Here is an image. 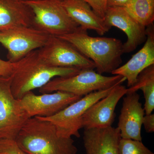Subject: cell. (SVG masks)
<instances>
[{
  "mask_svg": "<svg viewBox=\"0 0 154 154\" xmlns=\"http://www.w3.org/2000/svg\"><path fill=\"white\" fill-rule=\"evenodd\" d=\"M146 42L143 47L132 56L126 63L111 73L125 78L128 88L134 85L138 76L143 70L154 64V26L146 27Z\"/></svg>",
  "mask_w": 154,
  "mask_h": 154,
  "instance_id": "5bb4252c",
  "label": "cell"
},
{
  "mask_svg": "<svg viewBox=\"0 0 154 154\" xmlns=\"http://www.w3.org/2000/svg\"><path fill=\"white\" fill-rule=\"evenodd\" d=\"M11 76H0V140H15L30 117L11 90Z\"/></svg>",
  "mask_w": 154,
  "mask_h": 154,
  "instance_id": "52a82bcc",
  "label": "cell"
},
{
  "mask_svg": "<svg viewBox=\"0 0 154 154\" xmlns=\"http://www.w3.org/2000/svg\"><path fill=\"white\" fill-rule=\"evenodd\" d=\"M33 11L20 0H0V31L32 26Z\"/></svg>",
  "mask_w": 154,
  "mask_h": 154,
  "instance_id": "e0dca14e",
  "label": "cell"
},
{
  "mask_svg": "<svg viewBox=\"0 0 154 154\" xmlns=\"http://www.w3.org/2000/svg\"><path fill=\"white\" fill-rule=\"evenodd\" d=\"M82 97L61 91L40 95H36L31 91L19 100L30 117H48L55 115Z\"/></svg>",
  "mask_w": 154,
  "mask_h": 154,
  "instance_id": "30bf717a",
  "label": "cell"
},
{
  "mask_svg": "<svg viewBox=\"0 0 154 154\" xmlns=\"http://www.w3.org/2000/svg\"><path fill=\"white\" fill-rule=\"evenodd\" d=\"M15 140L27 154H76L78 152L72 138L59 136L54 125L38 116L28 119Z\"/></svg>",
  "mask_w": 154,
  "mask_h": 154,
  "instance_id": "7a4b0ae2",
  "label": "cell"
},
{
  "mask_svg": "<svg viewBox=\"0 0 154 154\" xmlns=\"http://www.w3.org/2000/svg\"><path fill=\"white\" fill-rule=\"evenodd\" d=\"M42 58L51 66L94 69L95 64L71 43L58 36H50L44 46L38 49Z\"/></svg>",
  "mask_w": 154,
  "mask_h": 154,
  "instance_id": "9c48e42d",
  "label": "cell"
},
{
  "mask_svg": "<svg viewBox=\"0 0 154 154\" xmlns=\"http://www.w3.org/2000/svg\"><path fill=\"white\" fill-rule=\"evenodd\" d=\"M130 0H107V7L125 8L129 3Z\"/></svg>",
  "mask_w": 154,
  "mask_h": 154,
  "instance_id": "d4e9b609",
  "label": "cell"
},
{
  "mask_svg": "<svg viewBox=\"0 0 154 154\" xmlns=\"http://www.w3.org/2000/svg\"><path fill=\"white\" fill-rule=\"evenodd\" d=\"M20 1H22V2H25L27 1H30V0H20Z\"/></svg>",
  "mask_w": 154,
  "mask_h": 154,
  "instance_id": "484cf974",
  "label": "cell"
},
{
  "mask_svg": "<svg viewBox=\"0 0 154 154\" xmlns=\"http://www.w3.org/2000/svg\"><path fill=\"white\" fill-rule=\"evenodd\" d=\"M121 138L117 127L85 129L83 139L86 154H119Z\"/></svg>",
  "mask_w": 154,
  "mask_h": 154,
  "instance_id": "9a60e30c",
  "label": "cell"
},
{
  "mask_svg": "<svg viewBox=\"0 0 154 154\" xmlns=\"http://www.w3.org/2000/svg\"><path fill=\"white\" fill-rule=\"evenodd\" d=\"M125 95L117 127L120 137L121 138L142 141L141 130L145 113L140 102L139 95L133 92Z\"/></svg>",
  "mask_w": 154,
  "mask_h": 154,
  "instance_id": "4fadbf2b",
  "label": "cell"
},
{
  "mask_svg": "<svg viewBox=\"0 0 154 154\" xmlns=\"http://www.w3.org/2000/svg\"><path fill=\"white\" fill-rule=\"evenodd\" d=\"M126 80L125 78L120 75L106 76L94 69L81 70L72 75L54 78L39 88V92L46 94L61 91L83 97L94 91L120 85Z\"/></svg>",
  "mask_w": 154,
  "mask_h": 154,
  "instance_id": "277c9868",
  "label": "cell"
},
{
  "mask_svg": "<svg viewBox=\"0 0 154 154\" xmlns=\"http://www.w3.org/2000/svg\"><path fill=\"white\" fill-rule=\"evenodd\" d=\"M139 90L143 93L145 113L151 114L154 109V64L141 72L134 85L127 89V93L137 92Z\"/></svg>",
  "mask_w": 154,
  "mask_h": 154,
  "instance_id": "ac0fdd59",
  "label": "cell"
},
{
  "mask_svg": "<svg viewBox=\"0 0 154 154\" xmlns=\"http://www.w3.org/2000/svg\"><path fill=\"white\" fill-rule=\"evenodd\" d=\"M127 92V89L122 84L115 86L108 95L87 110L82 119V128L88 129L111 126L115 117L116 105Z\"/></svg>",
  "mask_w": 154,
  "mask_h": 154,
  "instance_id": "8fae6325",
  "label": "cell"
},
{
  "mask_svg": "<svg viewBox=\"0 0 154 154\" xmlns=\"http://www.w3.org/2000/svg\"><path fill=\"white\" fill-rule=\"evenodd\" d=\"M14 63L11 75V90L14 97L18 99L27 93L43 87L54 78L72 75L81 70L75 68L51 66L42 58L38 49Z\"/></svg>",
  "mask_w": 154,
  "mask_h": 154,
  "instance_id": "6da1fadb",
  "label": "cell"
},
{
  "mask_svg": "<svg viewBox=\"0 0 154 154\" xmlns=\"http://www.w3.org/2000/svg\"><path fill=\"white\" fill-rule=\"evenodd\" d=\"M119 154H154L140 141L121 138L119 145Z\"/></svg>",
  "mask_w": 154,
  "mask_h": 154,
  "instance_id": "ffe728a7",
  "label": "cell"
},
{
  "mask_svg": "<svg viewBox=\"0 0 154 154\" xmlns=\"http://www.w3.org/2000/svg\"><path fill=\"white\" fill-rule=\"evenodd\" d=\"M124 8L131 17L145 27L153 24L154 0H130Z\"/></svg>",
  "mask_w": 154,
  "mask_h": 154,
  "instance_id": "d6986e66",
  "label": "cell"
},
{
  "mask_svg": "<svg viewBox=\"0 0 154 154\" xmlns=\"http://www.w3.org/2000/svg\"><path fill=\"white\" fill-rule=\"evenodd\" d=\"M62 1L30 0L24 2L33 11L32 27L50 36H60L80 30L81 28L63 6Z\"/></svg>",
  "mask_w": 154,
  "mask_h": 154,
  "instance_id": "5b68a950",
  "label": "cell"
},
{
  "mask_svg": "<svg viewBox=\"0 0 154 154\" xmlns=\"http://www.w3.org/2000/svg\"><path fill=\"white\" fill-rule=\"evenodd\" d=\"M104 20L109 28L116 27L126 34L127 40L123 44V53L132 52L146 40V27L131 17L124 8L107 7Z\"/></svg>",
  "mask_w": 154,
  "mask_h": 154,
  "instance_id": "7c38bea8",
  "label": "cell"
},
{
  "mask_svg": "<svg viewBox=\"0 0 154 154\" xmlns=\"http://www.w3.org/2000/svg\"><path fill=\"white\" fill-rule=\"evenodd\" d=\"M49 36L32 26L17 27L0 31V44L8 50V60L14 63L44 46Z\"/></svg>",
  "mask_w": 154,
  "mask_h": 154,
  "instance_id": "ba28073f",
  "label": "cell"
},
{
  "mask_svg": "<svg viewBox=\"0 0 154 154\" xmlns=\"http://www.w3.org/2000/svg\"><path fill=\"white\" fill-rule=\"evenodd\" d=\"M62 4L71 18L83 30H92L103 35L110 29L104 19L83 0H63Z\"/></svg>",
  "mask_w": 154,
  "mask_h": 154,
  "instance_id": "2e32d148",
  "label": "cell"
},
{
  "mask_svg": "<svg viewBox=\"0 0 154 154\" xmlns=\"http://www.w3.org/2000/svg\"><path fill=\"white\" fill-rule=\"evenodd\" d=\"M143 125L146 132L152 133L154 131V114H145L143 120Z\"/></svg>",
  "mask_w": 154,
  "mask_h": 154,
  "instance_id": "cb8c5ba5",
  "label": "cell"
},
{
  "mask_svg": "<svg viewBox=\"0 0 154 154\" xmlns=\"http://www.w3.org/2000/svg\"><path fill=\"white\" fill-rule=\"evenodd\" d=\"M0 154H27L18 145L14 140H0Z\"/></svg>",
  "mask_w": 154,
  "mask_h": 154,
  "instance_id": "44dd1931",
  "label": "cell"
},
{
  "mask_svg": "<svg viewBox=\"0 0 154 154\" xmlns=\"http://www.w3.org/2000/svg\"></svg>",
  "mask_w": 154,
  "mask_h": 154,
  "instance_id": "4316f807",
  "label": "cell"
},
{
  "mask_svg": "<svg viewBox=\"0 0 154 154\" xmlns=\"http://www.w3.org/2000/svg\"><path fill=\"white\" fill-rule=\"evenodd\" d=\"M14 63L0 58V76H11L13 73Z\"/></svg>",
  "mask_w": 154,
  "mask_h": 154,
  "instance_id": "603a6c76",
  "label": "cell"
},
{
  "mask_svg": "<svg viewBox=\"0 0 154 154\" xmlns=\"http://www.w3.org/2000/svg\"><path fill=\"white\" fill-rule=\"evenodd\" d=\"M115 86L105 90L94 91L83 96L53 116L38 117L54 125L58 135L61 137H79V130L82 128V119L84 114L94 103L108 95Z\"/></svg>",
  "mask_w": 154,
  "mask_h": 154,
  "instance_id": "8992f818",
  "label": "cell"
},
{
  "mask_svg": "<svg viewBox=\"0 0 154 154\" xmlns=\"http://www.w3.org/2000/svg\"><path fill=\"white\" fill-rule=\"evenodd\" d=\"M68 42L94 62L100 74L111 73L122 63L123 44L115 38L92 37L82 28L70 34L58 36Z\"/></svg>",
  "mask_w": 154,
  "mask_h": 154,
  "instance_id": "3957f363",
  "label": "cell"
},
{
  "mask_svg": "<svg viewBox=\"0 0 154 154\" xmlns=\"http://www.w3.org/2000/svg\"><path fill=\"white\" fill-rule=\"evenodd\" d=\"M88 3L94 12L104 19L107 8V0H83Z\"/></svg>",
  "mask_w": 154,
  "mask_h": 154,
  "instance_id": "7402d4cb",
  "label": "cell"
}]
</instances>
